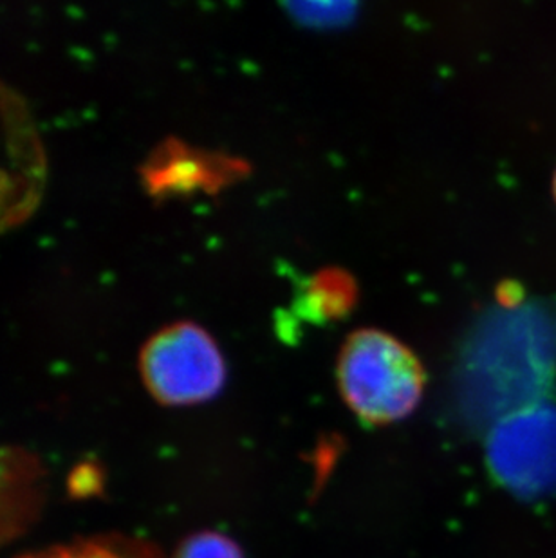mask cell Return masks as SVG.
Wrapping results in <instances>:
<instances>
[{"instance_id":"cell-1","label":"cell","mask_w":556,"mask_h":558,"mask_svg":"<svg viewBox=\"0 0 556 558\" xmlns=\"http://www.w3.org/2000/svg\"><path fill=\"white\" fill-rule=\"evenodd\" d=\"M338 387L363 422L389 425L410 416L425 392L420 359L378 329L352 332L338 356Z\"/></svg>"},{"instance_id":"cell-2","label":"cell","mask_w":556,"mask_h":558,"mask_svg":"<svg viewBox=\"0 0 556 558\" xmlns=\"http://www.w3.org/2000/svg\"><path fill=\"white\" fill-rule=\"evenodd\" d=\"M148 390L165 405H195L221 392L226 364L221 349L203 327L181 322L167 327L143 351Z\"/></svg>"},{"instance_id":"cell-3","label":"cell","mask_w":556,"mask_h":558,"mask_svg":"<svg viewBox=\"0 0 556 558\" xmlns=\"http://www.w3.org/2000/svg\"><path fill=\"white\" fill-rule=\"evenodd\" d=\"M489 469L525 499L556 494V407L531 403L509 412L488 439Z\"/></svg>"},{"instance_id":"cell-4","label":"cell","mask_w":556,"mask_h":558,"mask_svg":"<svg viewBox=\"0 0 556 558\" xmlns=\"http://www.w3.org/2000/svg\"><path fill=\"white\" fill-rule=\"evenodd\" d=\"M37 466L22 452L0 448V544L32 519L37 500Z\"/></svg>"},{"instance_id":"cell-5","label":"cell","mask_w":556,"mask_h":558,"mask_svg":"<svg viewBox=\"0 0 556 558\" xmlns=\"http://www.w3.org/2000/svg\"><path fill=\"white\" fill-rule=\"evenodd\" d=\"M22 558H159L158 551L142 541L123 537L90 538L62 548L46 549Z\"/></svg>"},{"instance_id":"cell-6","label":"cell","mask_w":556,"mask_h":558,"mask_svg":"<svg viewBox=\"0 0 556 558\" xmlns=\"http://www.w3.org/2000/svg\"><path fill=\"white\" fill-rule=\"evenodd\" d=\"M173 558H244V555L230 537L205 532L186 538Z\"/></svg>"},{"instance_id":"cell-7","label":"cell","mask_w":556,"mask_h":558,"mask_svg":"<svg viewBox=\"0 0 556 558\" xmlns=\"http://www.w3.org/2000/svg\"><path fill=\"white\" fill-rule=\"evenodd\" d=\"M553 194H555V199H556V172H555V181H553Z\"/></svg>"}]
</instances>
